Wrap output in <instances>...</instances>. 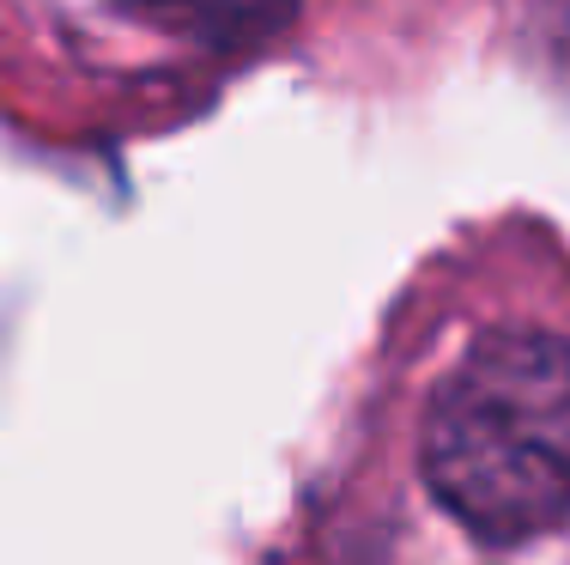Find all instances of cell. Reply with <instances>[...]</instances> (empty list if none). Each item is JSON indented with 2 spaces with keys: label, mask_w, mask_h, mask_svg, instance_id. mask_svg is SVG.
I'll use <instances>...</instances> for the list:
<instances>
[{
  "label": "cell",
  "mask_w": 570,
  "mask_h": 565,
  "mask_svg": "<svg viewBox=\"0 0 570 565\" xmlns=\"http://www.w3.org/2000/svg\"><path fill=\"white\" fill-rule=\"evenodd\" d=\"M425 480L480 542H528L570 517V341L504 329L468 347L425 420Z\"/></svg>",
  "instance_id": "1"
},
{
  "label": "cell",
  "mask_w": 570,
  "mask_h": 565,
  "mask_svg": "<svg viewBox=\"0 0 570 565\" xmlns=\"http://www.w3.org/2000/svg\"><path fill=\"white\" fill-rule=\"evenodd\" d=\"M146 12H170V19H195L207 31H230V25H249V0H128Z\"/></svg>",
  "instance_id": "2"
}]
</instances>
